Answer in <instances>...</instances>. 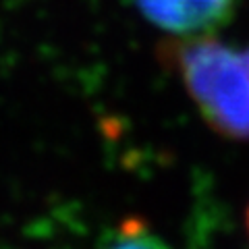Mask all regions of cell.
<instances>
[{"instance_id":"obj_2","label":"cell","mask_w":249,"mask_h":249,"mask_svg":"<svg viewBox=\"0 0 249 249\" xmlns=\"http://www.w3.org/2000/svg\"><path fill=\"white\" fill-rule=\"evenodd\" d=\"M143 17L173 36H208L235 15L237 0H135Z\"/></svg>"},{"instance_id":"obj_1","label":"cell","mask_w":249,"mask_h":249,"mask_svg":"<svg viewBox=\"0 0 249 249\" xmlns=\"http://www.w3.org/2000/svg\"><path fill=\"white\" fill-rule=\"evenodd\" d=\"M160 60L218 135L249 142V46L214 36H175L158 46Z\"/></svg>"},{"instance_id":"obj_4","label":"cell","mask_w":249,"mask_h":249,"mask_svg":"<svg viewBox=\"0 0 249 249\" xmlns=\"http://www.w3.org/2000/svg\"><path fill=\"white\" fill-rule=\"evenodd\" d=\"M247 227H249V212H247Z\"/></svg>"},{"instance_id":"obj_3","label":"cell","mask_w":249,"mask_h":249,"mask_svg":"<svg viewBox=\"0 0 249 249\" xmlns=\"http://www.w3.org/2000/svg\"><path fill=\"white\" fill-rule=\"evenodd\" d=\"M116 235L112 239H108V245H116V247H150V245H162V241L158 237L150 235V229L145 227L142 220H127L123 222L119 229L114 231Z\"/></svg>"}]
</instances>
